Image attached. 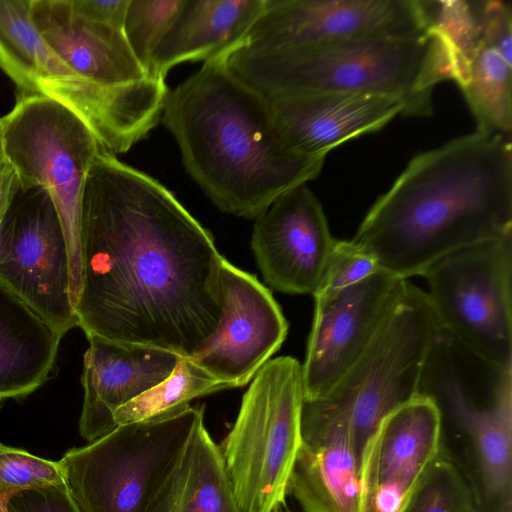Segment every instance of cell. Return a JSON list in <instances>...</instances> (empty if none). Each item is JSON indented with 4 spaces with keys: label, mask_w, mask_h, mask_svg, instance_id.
I'll list each match as a JSON object with an SVG mask.
<instances>
[{
    "label": "cell",
    "mask_w": 512,
    "mask_h": 512,
    "mask_svg": "<svg viewBox=\"0 0 512 512\" xmlns=\"http://www.w3.org/2000/svg\"><path fill=\"white\" fill-rule=\"evenodd\" d=\"M77 326L194 358L225 324L224 258L211 234L151 176L101 149L81 204Z\"/></svg>",
    "instance_id": "obj_1"
},
{
    "label": "cell",
    "mask_w": 512,
    "mask_h": 512,
    "mask_svg": "<svg viewBox=\"0 0 512 512\" xmlns=\"http://www.w3.org/2000/svg\"><path fill=\"white\" fill-rule=\"evenodd\" d=\"M510 232L511 138L476 130L413 157L351 241L381 269L407 279Z\"/></svg>",
    "instance_id": "obj_2"
},
{
    "label": "cell",
    "mask_w": 512,
    "mask_h": 512,
    "mask_svg": "<svg viewBox=\"0 0 512 512\" xmlns=\"http://www.w3.org/2000/svg\"><path fill=\"white\" fill-rule=\"evenodd\" d=\"M226 53L168 91L162 117L185 169L216 207L253 219L317 177L325 158L290 148L270 102L230 72Z\"/></svg>",
    "instance_id": "obj_3"
},
{
    "label": "cell",
    "mask_w": 512,
    "mask_h": 512,
    "mask_svg": "<svg viewBox=\"0 0 512 512\" xmlns=\"http://www.w3.org/2000/svg\"><path fill=\"white\" fill-rule=\"evenodd\" d=\"M230 72L268 101L319 94L393 96L406 104V116L432 114V93L453 80L448 53L430 33L367 35L336 42L227 51Z\"/></svg>",
    "instance_id": "obj_4"
},
{
    "label": "cell",
    "mask_w": 512,
    "mask_h": 512,
    "mask_svg": "<svg viewBox=\"0 0 512 512\" xmlns=\"http://www.w3.org/2000/svg\"><path fill=\"white\" fill-rule=\"evenodd\" d=\"M203 407L118 425L59 460L80 512H173Z\"/></svg>",
    "instance_id": "obj_5"
},
{
    "label": "cell",
    "mask_w": 512,
    "mask_h": 512,
    "mask_svg": "<svg viewBox=\"0 0 512 512\" xmlns=\"http://www.w3.org/2000/svg\"><path fill=\"white\" fill-rule=\"evenodd\" d=\"M0 119L6 161L18 184L44 189L59 214L67 242L70 296L75 310L82 289L83 190L90 167L103 147L75 112L43 95L16 93L14 107Z\"/></svg>",
    "instance_id": "obj_6"
},
{
    "label": "cell",
    "mask_w": 512,
    "mask_h": 512,
    "mask_svg": "<svg viewBox=\"0 0 512 512\" xmlns=\"http://www.w3.org/2000/svg\"><path fill=\"white\" fill-rule=\"evenodd\" d=\"M301 364L290 356L270 359L244 393L220 447L242 512H272L288 495L301 444Z\"/></svg>",
    "instance_id": "obj_7"
},
{
    "label": "cell",
    "mask_w": 512,
    "mask_h": 512,
    "mask_svg": "<svg viewBox=\"0 0 512 512\" xmlns=\"http://www.w3.org/2000/svg\"><path fill=\"white\" fill-rule=\"evenodd\" d=\"M489 366L441 328L419 393L431 397L470 440L479 476V512H501L512 506V368L480 399L477 394L486 381L504 369L494 368L476 389Z\"/></svg>",
    "instance_id": "obj_8"
},
{
    "label": "cell",
    "mask_w": 512,
    "mask_h": 512,
    "mask_svg": "<svg viewBox=\"0 0 512 512\" xmlns=\"http://www.w3.org/2000/svg\"><path fill=\"white\" fill-rule=\"evenodd\" d=\"M32 0H0V69L17 93L43 95L75 112L108 151L126 147L149 112L145 87L104 89L78 77L50 49L31 18Z\"/></svg>",
    "instance_id": "obj_9"
},
{
    "label": "cell",
    "mask_w": 512,
    "mask_h": 512,
    "mask_svg": "<svg viewBox=\"0 0 512 512\" xmlns=\"http://www.w3.org/2000/svg\"><path fill=\"white\" fill-rule=\"evenodd\" d=\"M440 328L426 293L407 282L367 351L319 399L347 411L359 459L382 419L419 394L425 364Z\"/></svg>",
    "instance_id": "obj_10"
},
{
    "label": "cell",
    "mask_w": 512,
    "mask_h": 512,
    "mask_svg": "<svg viewBox=\"0 0 512 512\" xmlns=\"http://www.w3.org/2000/svg\"><path fill=\"white\" fill-rule=\"evenodd\" d=\"M421 276L441 328L485 362L512 367V232L447 254Z\"/></svg>",
    "instance_id": "obj_11"
},
{
    "label": "cell",
    "mask_w": 512,
    "mask_h": 512,
    "mask_svg": "<svg viewBox=\"0 0 512 512\" xmlns=\"http://www.w3.org/2000/svg\"><path fill=\"white\" fill-rule=\"evenodd\" d=\"M0 283L63 335L77 326L65 234L40 187L18 184L0 219Z\"/></svg>",
    "instance_id": "obj_12"
},
{
    "label": "cell",
    "mask_w": 512,
    "mask_h": 512,
    "mask_svg": "<svg viewBox=\"0 0 512 512\" xmlns=\"http://www.w3.org/2000/svg\"><path fill=\"white\" fill-rule=\"evenodd\" d=\"M407 282L379 269L353 286L314 296V318L301 364L304 401L324 398L367 351Z\"/></svg>",
    "instance_id": "obj_13"
},
{
    "label": "cell",
    "mask_w": 512,
    "mask_h": 512,
    "mask_svg": "<svg viewBox=\"0 0 512 512\" xmlns=\"http://www.w3.org/2000/svg\"><path fill=\"white\" fill-rule=\"evenodd\" d=\"M436 402L419 393L387 414L360 459L359 512H404L443 447Z\"/></svg>",
    "instance_id": "obj_14"
},
{
    "label": "cell",
    "mask_w": 512,
    "mask_h": 512,
    "mask_svg": "<svg viewBox=\"0 0 512 512\" xmlns=\"http://www.w3.org/2000/svg\"><path fill=\"white\" fill-rule=\"evenodd\" d=\"M424 33L417 0H265L238 46L296 48L367 35Z\"/></svg>",
    "instance_id": "obj_15"
},
{
    "label": "cell",
    "mask_w": 512,
    "mask_h": 512,
    "mask_svg": "<svg viewBox=\"0 0 512 512\" xmlns=\"http://www.w3.org/2000/svg\"><path fill=\"white\" fill-rule=\"evenodd\" d=\"M336 241L320 202L302 184L279 196L255 218L251 248L271 288L314 296Z\"/></svg>",
    "instance_id": "obj_16"
},
{
    "label": "cell",
    "mask_w": 512,
    "mask_h": 512,
    "mask_svg": "<svg viewBox=\"0 0 512 512\" xmlns=\"http://www.w3.org/2000/svg\"><path fill=\"white\" fill-rule=\"evenodd\" d=\"M225 324L217 341L193 359L228 389L250 382L284 342L288 323L270 290L252 274L222 265Z\"/></svg>",
    "instance_id": "obj_17"
},
{
    "label": "cell",
    "mask_w": 512,
    "mask_h": 512,
    "mask_svg": "<svg viewBox=\"0 0 512 512\" xmlns=\"http://www.w3.org/2000/svg\"><path fill=\"white\" fill-rule=\"evenodd\" d=\"M288 494L303 512H359L360 459L347 411L304 401Z\"/></svg>",
    "instance_id": "obj_18"
},
{
    "label": "cell",
    "mask_w": 512,
    "mask_h": 512,
    "mask_svg": "<svg viewBox=\"0 0 512 512\" xmlns=\"http://www.w3.org/2000/svg\"><path fill=\"white\" fill-rule=\"evenodd\" d=\"M32 21L50 49L78 77L104 89H133L153 81L122 30L77 13L70 0H32Z\"/></svg>",
    "instance_id": "obj_19"
},
{
    "label": "cell",
    "mask_w": 512,
    "mask_h": 512,
    "mask_svg": "<svg viewBox=\"0 0 512 512\" xmlns=\"http://www.w3.org/2000/svg\"><path fill=\"white\" fill-rule=\"evenodd\" d=\"M88 340L79 432L91 443L115 429V412L166 380L181 357L167 350L120 344L97 336Z\"/></svg>",
    "instance_id": "obj_20"
},
{
    "label": "cell",
    "mask_w": 512,
    "mask_h": 512,
    "mask_svg": "<svg viewBox=\"0 0 512 512\" xmlns=\"http://www.w3.org/2000/svg\"><path fill=\"white\" fill-rule=\"evenodd\" d=\"M275 124L295 152L325 158L348 140L406 115L405 102L374 94L319 93L269 101Z\"/></svg>",
    "instance_id": "obj_21"
},
{
    "label": "cell",
    "mask_w": 512,
    "mask_h": 512,
    "mask_svg": "<svg viewBox=\"0 0 512 512\" xmlns=\"http://www.w3.org/2000/svg\"><path fill=\"white\" fill-rule=\"evenodd\" d=\"M265 0H184L159 44L149 76L165 81L185 61H208L235 46L263 9Z\"/></svg>",
    "instance_id": "obj_22"
},
{
    "label": "cell",
    "mask_w": 512,
    "mask_h": 512,
    "mask_svg": "<svg viewBox=\"0 0 512 512\" xmlns=\"http://www.w3.org/2000/svg\"><path fill=\"white\" fill-rule=\"evenodd\" d=\"M62 337L0 283V400L24 397L47 381Z\"/></svg>",
    "instance_id": "obj_23"
},
{
    "label": "cell",
    "mask_w": 512,
    "mask_h": 512,
    "mask_svg": "<svg viewBox=\"0 0 512 512\" xmlns=\"http://www.w3.org/2000/svg\"><path fill=\"white\" fill-rule=\"evenodd\" d=\"M173 512H242L222 450L208 433L204 419L189 442Z\"/></svg>",
    "instance_id": "obj_24"
},
{
    "label": "cell",
    "mask_w": 512,
    "mask_h": 512,
    "mask_svg": "<svg viewBox=\"0 0 512 512\" xmlns=\"http://www.w3.org/2000/svg\"><path fill=\"white\" fill-rule=\"evenodd\" d=\"M459 87L477 130L511 138L512 61L482 43Z\"/></svg>",
    "instance_id": "obj_25"
},
{
    "label": "cell",
    "mask_w": 512,
    "mask_h": 512,
    "mask_svg": "<svg viewBox=\"0 0 512 512\" xmlns=\"http://www.w3.org/2000/svg\"><path fill=\"white\" fill-rule=\"evenodd\" d=\"M425 32L444 45L460 86L482 44L480 0H417Z\"/></svg>",
    "instance_id": "obj_26"
},
{
    "label": "cell",
    "mask_w": 512,
    "mask_h": 512,
    "mask_svg": "<svg viewBox=\"0 0 512 512\" xmlns=\"http://www.w3.org/2000/svg\"><path fill=\"white\" fill-rule=\"evenodd\" d=\"M224 389L193 359L181 357L166 380L119 408L114 421L118 426L172 415L187 409L193 399Z\"/></svg>",
    "instance_id": "obj_27"
},
{
    "label": "cell",
    "mask_w": 512,
    "mask_h": 512,
    "mask_svg": "<svg viewBox=\"0 0 512 512\" xmlns=\"http://www.w3.org/2000/svg\"><path fill=\"white\" fill-rule=\"evenodd\" d=\"M404 512H479L475 488L445 448Z\"/></svg>",
    "instance_id": "obj_28"
},
{
    "label": "cell",
    "mask_w": 512,
    "mask_h": 512,
    "mask_svg": "<svg viewBox=\"0 0 512 512\" xmlns=\"http://www.w3.org/2000/svg\"><path fill=\"white\" fill-rule=\"evenodd\" d=\"M183 4L184 0H129L123 33L148 75L153 56Z\"/></svg>",
    "instance_id": "obj_29"
},
{
    "label": "cell",
    "mask_w": 512,
    "mask_h": 512,
    "mask_svg": "<svg viewBox=\"0 0 512 512\" xmlns=\"http://www.w3.org/2000/svg\"><path fill=\"white\" fill-rule=\"evenodd\" d=\"M64 482L59 461L0 443V489L12 493Z\"/></svg>",
    "instance_id": "obj_30"
},
{
    "label": "cell",
    "mask_w": 512,
    "mask_h": 512,
    "mask_svg": "<svg viewBox=\"0 0 512 512\" xmlns=\"http://www.w3.org/2000/svg\"><path fill=\"white\" fill-rule=\"evenodd\" d=\"M379 269L381 268L371 254L352 241L337 240L321 285L314 296L353 286L369 278Z\"/></svg>",
    "instance_id": "obj_31"
},
{
    "label": "cell",
    "mask_w": 512,
    "mask_h": 512,
    "mask_svg": "<svg viewBox=\"0 0 512 512\" xmlns=\"http://www.w3.org/2000/svg\"><path fill=\"white\" fill-rule=\"evenodd\" d=\"M6 512H80L64 482L9 493Z\"/></svg>",
    "instance_id": "obj_32"
},
{
    "label": "cell",
    "mask_w": 512,
    "mask_h": 512,
    "mask_svg": "<svg viewBox=\"0 0 512 512\" xmlns=\"http://www.w3.org/2000/svg\"><path fill=\"white\" fill-rule=\"evenodd\" d=\"M482 43L512 61V8L503 0H480Z\"/></svg>",
    "instance_id": "obj_33"
},
{
    "label": "cell",
    "mask_w": 512,
    "mask_h": 512,
    "mask_svg": "<svg viewBox=\"0 0 512 512\" xmlns=\"http://www.w3.org/2000/svg\"><path fill=\"white\" fill-rule=\"evenodd\" d=\"M81 16L123 31L129 0H70Z\"/></svg>",
    "instance_id": "obj_34"
},
{
    "label": "cell",
    "mask_w": 512,
    "mask_h": 512,
    "mask_svg": "<svg viewBox=\"0 0 512 512\" xmlns=\"http://www.w3.org/2000/svg\"><path fill=\"white\" fill-rule=\"evenodd\" d=\"M17 186L18 181L16 175L10 166L7 165L0 171V219Z\"/></svg>",
    "instance_id": "obj_35"
},
{
    "label": "cell",
    "mask_w": 512,
    "mask_h": 512,
    "mask_svg": "<svg viewBox=\"0 0 512 512\" xmlns=\"http://www.w3.org/2000/svg\"><path fill=\"white\" fill-rule=\"evenodd\" d=\"M7 165L8 164L6 161L5 152H4V144H3L2 123H1V119H0V171Z\"/></svg>",
    "instance_id": "obj_36"
},
{
    "label": "cell",
    "mask_w": 512,
    "mask_h": 512,
    "mask_svg": "<svg viewBox=\"0 0 512 512\" xmlns=\"http://www.w3.org/2000/svg\"><path fill=\"white\" fill-rule=\"evenodd\" d=\"M9 493L0 489V512H6V500Z\"/></svg>",
    "instance_id": "obj_37"
},
{
    "label": "cell",
    "mask_w": 512,
    "mask_h": 512,
    "mask_svg": "<svg viewBox=\"0 0 512 512\" xmlns=\"http://www.w3.org/2000/svg\"><path fill=\"white\" fill-rule=\"evenodd\" d=\"M272 512H292L287 507H285V504L280 505L276 509H274Z\"/></svg>",
    "instance_id": "obj_38"
},
{
    "label": "cell",
    "mask_w": 512,
    "mask_h": 512,
    "mask_svg": "<svg viewBox=\"0 0 512 512\" xmlns=\"http://www.w3.org/2000/svg\"><path fill=\"white\" fill-rule=\"evenodd\" d=\"M501 512H512V507H508V508L502 510Z\"/></svg>",
    "instance_id": "obj_39"
}]
</instances>
